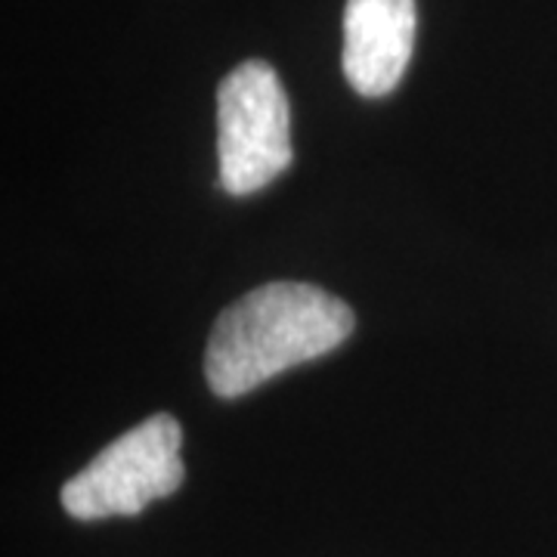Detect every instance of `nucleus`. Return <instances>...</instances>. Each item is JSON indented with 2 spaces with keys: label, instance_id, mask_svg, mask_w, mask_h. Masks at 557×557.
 <instances>
[{
  "label": "nucleus",
  "instance_id": "nucleus-2",
  "mask_svg": "<svg viewBox=\"0 0 557 557\" xmlns=\"http://www.w3.org/2000/svg\"><path fill=\"white\" fill-rule=\"evenodd\" d=\"M183 428L159 412L109 443L84 471L62 486V508L75 520L134 518L146 505L174 496L183 471Z\"/></svg>",
  "mask_w": 557,
  "mask_h": 557
},
{
  "label": "nucleus",
  "instance_id": "nucleus-1",
  "mask_svg": "<svg viewBox=\"0 0 557 557\" xmlns=\"http://www.w3.org/2000/svg\"><path fill=\"white\" fill-rule=\"evenodd\" d=\"M354 325V310L319 285L267 282L218 317L205 379L220 399L245 397L300 362L332 354Z\"/></svg>",
  "mask_w": 557,
  "mask_h": 557
},
{
  "label": "nucleus",
  "instance_id": "nucleus-3",
  "mask_svg": "<svg viewBox=\"0 0 557 557\" xmlns=\"http://www.w3.org/2000/svg\"><path fill=\"white\" fill-rule=\"evenodd\" d=\"M220 186L251 196L292 164V112L276 69L242 62L218 87Z\"/></svg>",
  "mask_w": 557,
  "mask_h": 557
},
{
  "label": "nucleus",
  "instance_id": "nucleus-4",
  "mask_svg": "<svg viewBox=\"0 0 557 557\" xmlns=\"http://www.w3.org/2000/svg\"><path fill=\"white\" fill-rule=\"evenodd\" d=\"M416 47V0H347L344 78L359 97H387L406 75Z\"/></svg>",
  "mask_w": 557,
  "mask_h": 557
}]
</instances>
